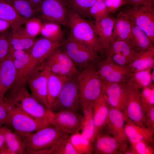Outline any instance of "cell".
I'll return each mask as SVG.
<instances>
[{"instance_id": "32", "label": "cell", "mask_w": 154, "mask_h": 154, "mask_svg": "<svg viewBox=\"0 0 154 154\" xmlns=\"http://www.w3.org/2000/svg\"><path fill=\"white\" fill-rule=\"evenodd\" d=\"M18 14L22 17L29 19L38 17L39 12L33 8L29 0H6Z\"/></svg>"}, {"instance_id": "43", "label": "cell", "mask_w": 154, "mask_h": 154, "mask_svg": "<svg viewBox=\"0 0 154 154\" xmlns=\"http://www.w3.org/2000/svg\"><path fill=\"white\" fill-rule=\"evenodd\" d=\"M10 30V28L0 34V62L6 58L9 52L10 47L9 36Z\"/></svg>"}, {"instance_id": "36", "label": "cell", "mask_w": 154, "mask_h": 154, "mask_svg": "<svg viewBox=\"0 0 154 154\" xmlns=\"http://www.w3.org/2000/svg\"><path fill=\"white\" fill-rule=\"evenodd\" d=\"M132 73L127 66H120L102 80L103 83H125Z\"/></svg>"}, {"instance_id": "3", "label": "cell", "mask_w": 154, "mask_h": 154, "mask_svg": "<svg viewBox=\"0 0 154 154\" xmlns=\"http://www.w3.org/2000/svg\"><path fill=\"white\" fill-rule=\"evenodd\" d=\"M77 81L79 89L80 108L82 110L92 104L102 94L103 83L96 64L79 72Z\"/></svg>"}, {"instance_id": "31", "label": "cell", "mask_w": 154, "mask_h": 154, "mask_svg": "<svg viewBox=\"0 0 154 154\" xmlns=\"http://www.w3.org/2000/svg\"><path fill=\"white\" fill-rule=\"evenodd\" d=\"M151 69H148L132 73L125 83L141 90L154 84V82L151 76Z\"/></svg>"}, {"instance_id": "50", "label": "cell", "mask_w": 154, "mask_h": 154, "mask_svg": "<svg viewBox=\"0 0 154 154\" xmlns=\"http://www.w3.org/2000/svg\"><path fill=\"white\" fill-rule=\"evenodd\" d=\"M0 154H16L5 144L0 149Z\"/></svg>"}, {"instance_id": "23", "label": "cell", "mask_w": 154, "mask_h": 154, "mask_svg": "<svg viewBox=\"0 0 154 154\" xmlns=\"http://www.w3.org/2000/svg\"><path fill=\"white\" fill-rule=\"evenodd\" d=\"M131 28V23L127 15L121 10L115 17L111 44L115 41L127 40L130 35Z\"/></svg>"}, {"instance_id": "44", "label": "cell", "mask_w": 154, "mask_h": 154, "mask_svg": "<svg viewBox=\"0 0 154 154\" xmlns=\"http://www.w3.org/2000/svg\"><path fill=\"white\" fill-rule=\"evenodd\" d=\"M11 108L4 100L0 99V127L9 125Z\"/></svg>"}, {"instance_id": "24", "label": "cell", "mask_w": 154, "mask_h": 154, "mask_svg": "<svg viewBox=\"0 0 154 154\" xmlns=\"http://www.w3.org/2000/svg\"><path fill=\"white\" fill-rule=\"evenodd\" d=\"M140 53L134 49L125 40L114 41L104 50V56L113 54H117L126 58L131 62L136 59Z\"/></svg>"}, {"instance_id": "4", "label": "cell", "mask_w": 154, "mask_h": 154, "mask_svg": "<svg viewBox=\"0 0 154 154\" xmlns=\"http://www.w3.org/2000/svg\"><path fill=\"white\" fill-rule=\"evenodd\" d=\"M70 30L68 36L92 48L101 56H104L93 21L86 20L68 10Z\"/></svg>"}, {"instance_id": "16", "label": "cell", "mask_w": 154, "mask_h": 154, "mask_svg": "<svg viewBox=\"0 0 154 154\" xmlns=\"http://www.w3.org/2000/svg\"><path fill=\"white\" fill-rule=\"evenodd\" d=\"M125 123L123 113L110 106L107 121L103 131L115 137L121 144L127 145L129 142L125 132Z\"/></svg>"}, {"instance_id": "48", "label": "cell", "mask_w": 154, "mask_h": 154, "mask_svg": "<svg viewBox=\"0 0 154 154\" xmlns=\"http://www.w3.org/2000/svg\"><path fill=\"white\" fill-rule=\"evenodd\" d=\"M10 27L11 25L9 23L0 19V34L7 30Z\"/></svg>"}, {"instance_id": "13", "label": "cell", "mask_w": 154, "mask_h": 154, "mask_svg": "<svg viewBox=\"0 0 154 154\" xmlns=\"http://www.w3.org/2000/svg\"><path fill=\"white\" fill-rule=\"evenodd\" d=\"M93 153L123 154L128 144L124 145L104 131L98 134L92 142Z\"/></svg>"}, {"instance_id": "17", "label": "cell", "mask_w": 154, "mask_h": 154, "mask_svg": "<svg viewBox=\"0 0 154 154\" xmlns=\"http://www.w3.org/2000/svg\"><path fill=\"white\" fill-rule=\"evenodd\" d=\"M16 71L10 49L6 58L0 62V99L3 100L5 95L14 84Z\"/></svg>"}, {"instance_id": "28", "label": "cell", "mask_w": 154, "mask_h": 154, "mask_svg": "<svg viewBox=\"0 0 154 154\" xmlns=\"http://www.w3.org/2000/svg\"><path fill=\"white\" fill-rule=\"evenodd\" d=\"M0 19L9 23L11 27L22 25L28 20L19 15L6 0H0Z\"/></svg>"}, {"instance_id": "34", "label": "cell", "mask_w": 154, "mask_h": 154, "mask_svg": "<svg viewBox=\"0 0 154 154\" xmlns=\"http://www.w3.org/2000/svg\"><path fill=\"white\" fill-rule=\"evenodd\" d=\"M70 139L78 154L93 153L92 143L88 139L77 132L70 135Z\"/></svg>"}, {"instance_id": "47", "label": "cell", "mask_w": 154, "mask_h": 154, "mask_svg": "<svg viewBox=\"0 0 154 154\" xmlns=\"http://www.w3.org/2000/svg\"><path fill=\"white\" fill-rule=\"evenodd\" d=\"M144 125L154 132V107L145 112Z\"/></svg>"}, {"instance_id": "9", "label": "cell", "mask_w": 154, "mask_h": 154, "mask_svg": "<svg viewBox=\"0 0 154 154\" xmlns=\"http://www.w3.org/2000/svg\"><path fill=\"white\" fill-rule=\"evenodd\" d=\"M42 21L50 22L68 27V10L62 0H45L39 9L38 17Z\"/></svg>"}, {"instance_id": "29", "label": "cell", "mask_w": 154, "mask_h": 154, "mask_svg": "<svg viewBox=\"0 0 154 154\" xmlns=\"http://www.w3.org/2000/svg\"><path fill=\"white\" fill-rule=\"evenodd\" d=\"M61 26L53 22L42 21L40 34L44 38L62 44L66 38Z\"/></svg>"}, {"instance_id": "20", "label": "cell", "mask_w": 154, "mask_h": 154, "mask_svg": "<svg viewBox=\"0 0 154 154\" xmlns=\"http://www.w3.org/2000/svg\"><path fill=\"white\" fill-rule=\"evenodd\" d=\"M127 15L130 22L131 28L130 35L126 41L134 49L140 53L154 49V43L149 37L136 25L130 16Z\"/></svg>"}, {"instance_id": "45", "label": "cell", "mask_w": 154, "mask_h": 154, "mask_svg": "<svg viewBox=\"0 0 154 154\" xmlns=\"http://www.w3.org/2000/svg\"><path fill=\"white\" fill-rule=\"evenodd\" d=\"M154 0H124L123 5L132 7H144L149 9H153Z\"/></svg>"}, {"instance_id": "46", "label": "cell", "mask_w": 154, "mask_h": 154, "mask_svg": "<svg viewBox=\"0 0 154 154\" xmlns=\"http://www.w3.org/2000/svg\"><path fill=\"white\" fill-rule=\"evenodd\" d=\"M104 0L110 14L115 13L124 5V0Z\"/></svg>"}, {"instance_id": "38", "label": "cell", "mask_w": 154, "mask_h": 154, "mask_svg": "<svg viewBox=\"0 0 154 154\" xmlns=\"http://www.w3.org/2000/svg\"><path fill=\"white\" fill-rule=\"evenodd\" d=\"M70 135L59 140L51 149L50 154H78L72 143Z\"/></svg>"}, {"instance_id": "10", "label": "cell", "mask_w": 154, "mask_h": 154, "mask_svg": "<svg viewBox=\"0 0 154 154\" xmlns=\"http://www.w3.org/2000/svg\"><path fill=\"white\" fill-rule=\"evenodd\" d=\"M123 6L124 7L121 10L130 16L136 25L154 43V8L142 6Z\"/></svg>"}, {"instance_id": "35", "label": "cell", "mask_w": 154, "mask_h": 154, "mask_svg": "<svg viewBox=\"0 0 154 154\" xmlns=\"http://www.w3.org/2000/svg\"><path fill=\"white\" fill-rule=\"evenodd\" d=\"M46 60L55 62L74 70L78 72L73 62L61 46L54 49Z\"/></svg>"}, {"instance_id": "12", "label": "cell", "mask_w": 154, "mask_h": 154, "mask_svg": "<svg viewBox=\"0 0 154 154\" xmlns=\"http://www.w3.org/2000/svg\"><path fill=\"white\" fill-rule=\"evenodd\" d=\"M61 45L42 37L37 38L29 49L30 58L25 68V77L33 68L43 62L54 49Z\"/></svg>"}, {"instance_id": "19", "label": "cell", "mask_w": 154, "mask_h": 154, "mask_svg": "<svg viewBox=\"0 0 154 154\" xmlns=\"http://www.w3.org/2000/svg\"><path fill=\"white\" fill-rule=\"evenodd\" d=\"M91 106L94 125V140L96 136L102 132L105 128L110 106L102 93L101 96L93 102Z\"/></svg>"}, {"instance_id": "5", "label": "cell", "mask_w": 154, "mask_h": 154, "mask_svg": "<svg viewBox=\"0 0 154 154\" xmlns=\"http://www.w3.org/2000/svg\"><path fill=\"white\" fill-rule=\"evenodd\" d=\"M61 46L73 62L79 72L95 64L101 57L91 47L69 36Z\"/></svg>"}, {"instance_id": "27", "label": "cell", "mask_w": 154, "mask_h": 154, "mask_svg": "<svg viewBox=\"0 0 154 154\" xmlns=\"http://www.w3.org/2000/svg\"><path fill=\"white\" fill-rule=\"evenodd\" d=\"M3 133L6 145L16 154H27L23 139L17 133L7 125L0 128Z\"/></svg>"}, {"instance_id": "26", "label": "cell", "mask_w": 154, "mask_h": 154, "mask_svg": "<svg viewBox=\"0 0 154 154\" xmlns=\"http://www.w3.org/2000/svg\"><path fill=\"white\" fill-rule=\"evenodd\" d=\"M70 79L50 72L47 85V101L49 108L54 103L66 81Z\"/></svg>"}, {"instance_id": "33", "label": "cell", "mask_w": 154, "mask_h": 154, "mask_svg": "<svg viewBox=\"0 0 154 154\" xmlns=\"http://www.w3.org/2000/svg\"><path fill=\"white\" fill-rule=\"evenodd\" d=\"M82 111L83 120L80 133L92 143L94 140V125L91 105Z\"/></svg>"}, {"instance_id": "51", "label": "cell", "mask_w": 154, "mask_h": 154, "mask_svg": "<svg viewBox=\"0 0 154 154\" xmlns=\"http://www.w3.org/2000/svg\"><path fill=\"white\" fill-rule=\"evenodd\" d=\"M1 128V127H0ZM0 128V149L6 144L4 134Z\"/></svg>"}, {"instance_id": "22", "label": "cell", "mask_w": 154, "mask_h": 154, "mask_svg": "<svg viewBox=\"0 0 154 154\" xmlns=\"http://www.w3.org/2000/svg\"><path fill=\"white\" fill-rule=\"evenodd\" d=\"M115 19V17L109 15L100 20L93 21L100 44L104 50L111 44Z\"/></svg>"}, {"instance_id": "2", "label": "cell", "mask_w": 154, "mask_h": 154, "mask_svg": "<svg viewBox=\"0 0 154 154\" xmlns=\"http://www.w3.org/2000/svg\"><path fill=\"white\" fill-rule=\"evenodd\" d=\"M69 135L50 124L33 133L20 135L27 154H50L57 142Z\"/></svg>"}, {"instance_id": "39", "label": "cell", "mask_w": 154, "mask_h": 154, "mask_svg": "<svg viewBox=\"0 0 154 154\" xmlns=\"http://www.w3.org/2000/svg\"><path fill=\"white\" fill-rule=\"evenodd\" d=\"M141 98L145 113L154 107V85L153 84L141 90Z\"/></svg>"}, {"instance_id": "25", "label": "cell", "mask_w": 154, "mask_h": 154, "mask_svg": "<svg viewBox=\"0 0 154 154\" xmlns=\"http://www.w3.org/2000/svg\"><path fill=\"white\" fill-rule=\"evenodd\" d=\"M10 49L16 71V78L14 84L16 83L26 80L25 71L29 60V49L14 50Z\"/></svg>"}, {"instance_id": "18", "label": "cell", "mask_w": 154, "mask_h": 154, "mask_svg": "<svg viewBox=\"0 0 154 154\" xmlns=\"http://www.w3.org/2000/svg\"><path fill=\"white\" fill-rule=\"evenodd\" d=\"M124 130L129 143L143 141L154 147V132L146 127L137 125L128 118L125 123Z\"/></svg>"}, {"instance_id": "11", "label": "cell", "mask_w": 154, "mask_h": 154, "mask_svg": "<svg viewBox=\"0 0 154 154\" xmlns=\"http://www.w3.org/2000/svg\"><path fill=\"white\" fill-rule=\"evenodd\" d=\"M102 94L110 106L123 113L125 122L128 117L127 93L125 83H103Z\"/></svg>"}, {"instance_id": "6", "label": "cell", "mask_w": 154, "mask_h": 154, "mask_svg": "<svg viewBox=\"0 0 154 154\" xmlns=\"http://www.w3.org/2000/svg\"><path fill=\"white\" fill-rule=\"evenodd\" d=\"M50 72L49 68L42 63L33 68L25 77L31 94L39 102L49 109L47 98V85Z\"/></svg>"}, {"instance_id": "14", "label": "cell", "mask_w": 154, "mask_h": 154, "mask_svg": "<svg viewBox=\"0 0 154 154\" xmlns=\"http://www.w3.org/2000/svg\"><path fill=\"white\" fill-rule=\"evenodd\" d=\"M83 116L77 113L63 111L54 113L50 125L59 128L65 133L72 134L80 131Z\"/></svg>"}, {"instance_id": "7", "label": "cell", "mask_w": 154, "mask_h": 154, "mask_svg": "<svg viewBox=\"0 0 154 154\" xmlns=\"http://www.w3.org/2000/svg\"><path fill=\"white\" fill-rule=\"evenodd\" d=\"M75 79L72 78L64 84L56 100L50 107L54 113L68 111L77 113L80 108V102L76 78Z\"/></svg>"}, {"instance_id": "1", "label": "cell", "mask_w": 154, "mask_h": 154, "mask_svg": "<svg viewBox=\"0 0 154 154\" xmlns=\"http://www.w3.org/2000/svg\"><path fill=\"white\" fill-rule=\"evenodd\" d=\"M26 80L13 84L3 100L11 107L50 124L54 112L39 102L28 91Z\"/></svg>"}, {"instance_id": "30", "label": "cell", "mask_w": 154, "mask_h": 154, "mask_svg": "<svg viewBox=\"0 0 154 154\" xmlns=\"http://www.w3.org/2000/svg\"><path fill=\"white\" fill-rule=\"evenodd\" d=\"M132 73L154 68V48L140 53L127 66Z\"/></svg>"}, {"instance_id": "8", "label": "cell", "mask_w": 154, "mask_h": 154, "mask_svg": "<svg viewBox=\"0 0 154 154\" xmlns=\"http://www.w3.org/2000/svg\"><path fill=\"white\" fill-rule=\"evenodd\" d=\"M11 108L9 126L19 135L33 133L50 124L48 122L36 119L20 110Z\"/></svg>"}, {"instance_id": "49", "label": "cell", "mask_w": 154, "mask_h": 154, "mask_svg": "<svg viewBox=\"0 0 154 154\" xmlns=\"http://www.w3.org/2000/svg\"><path fill=\"white\" fill-rule=\"evenodd\" d=\"M45 0H29L32 7L39 12V9L42 2Z\"/></svg>"}, {"instance_id": "40", "label": "cell", "mask_w": 154, "mask_h": 154, "mask_svg": "<svg viewBox=\"0 0 154 154\" xmlns=\"http://www.w3.org/2000/svg\"><path fill=\"white\" fill-rule=\"evenodd\" d=\"M90 17L97 21L108 16L110 14L104 0H96L89 11Z\"/></svg>"}, {"instance_id": "52", "label": "cell", "mask_w": 154, "mask_h": 154, "mask_svg": "<svg viewBox=\"0 0 154 154\" xmlns=\"http://www.w3.org/2000/svg\"><path fill=\"white\" fill-rule=\"evenodd\" d=\"M1 127H0V128Z\"/></svg>"}, {"instance_id": "41", "label": "cell", "mask_w": 154, "mask_h": 154, "mask_svg": "<svg viewBox=\"0 0 154 154\" xmlns=\"http://www.w3.org/2000/svg\"><path fill=\"white\" fill-rule=\"evenodd\" d=\"M42 21L38 17H35L28 19L25 24V28L31 37L36 38L40 34Z\"/></svg>"}, {"instance_id": "42", "label": "cell", "mask_w": 154, "mask_h": 154, "mask_svg": "<svg viewBox=\"0 0 154 154\" xmlns=\"http://www.w3.org/2000/svg\"><path fill=\"white\" fill-rule=\"evenodd\" d=\"M129 143L134 154L154 153V147L145 141H140Z\"/></svg>"}, {"instance_id": "37", "label": "cell", "mask_w": 154, "mask_h": 154, "mask_svg": "<svg viewBox=\"0 0 154 154\" xmlns=\"http://www.w3.org/2000/svg\"><path fill=\"white\" fill-rule=\"evenodd\" d=\"M96 0H74V4L68 10L86 19L90 18L89 11Z\"/></svg>"}, {"instance_id": "15", "label": "cell", "mask_w": 154, "mask_h": 154, "mask_svg": "<svg viewBox=\"0 0 154 154\" xmlns=\"http://www.w3.org/2000/svg\"><path fill=\"white\" fill-rule=\"evenodd\" d=\"M127 93V112L128 118L135 124L145 126V112L141 98V90L125 83Z\"/></svg>"}, {"instance_id": "21", "label": "cell", "mask_w": 154, "mask_h": 154, "mask_svg": "<svg viewBox=\"0 0 154 154\" xmlns=\"http://www.w3.org/2000/svg\"><path fill=\"white\" fill-rule=\"evenodd\" d=\"M37 38L30 36L22 25L10 28L9 36L10 47L14 50L29 49Z\"/></svg>"}]
</instances>
